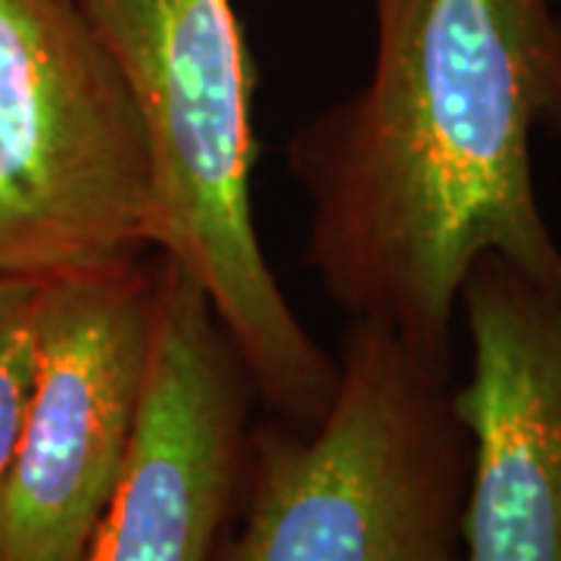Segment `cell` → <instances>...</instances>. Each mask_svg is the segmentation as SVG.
<instances>
[{"instance_id": "6da1fadb", "label": "cell", "mask_w": 561, "mask_h": 561, "mask_svg": "<svg viewBox=\"0 0 561 561\" xmlns=\"http://www.w3.org/2000/svg\"><path fill=\"white\" fill-rule=\"evenodd\" d=\"M371 13L365 84L287 140L312 206L306 265L350 319L453 368L478 256L561 290L534 179L537 131L561 140L559 0H371Z\"/></svg>"}, {"instance_id": "7a4b0ae2", "label": "cell", "mask_w": 561, "mask_h": 561, "mask_svg": "<svg viewBox=\"0 0 561 561\" xmlns=\"http://www.w3.org/2000/svg\"><path fill=\"white\" fill-rule=\"evenodd\" d=\"M131 98L150 175V247L213 302L272 419L309 427L337 356L284 297L253 219L260 72L234 0H79Z\"/></svg>"}, {"instance_id": "3957f363", "label": "cell", "mask_w": 561, "mask_h": 561, "mask_svg": "<svg viewBox=\"0 0 561 561\" xmlns=\"http://www.w3.org/2000/svg\"><path fill=\"white\" fill-rule=\"evenodd\" d=\"M453 383L390 328L350 319L324 415L250 427L213 561H465L471 437Z\"/></svg>"}, {"instance_id": "277c9868", "label": "cell", "mask_w": 561, "mask_h": 561, "mask_svg": "<svg viewBox=\"0 0 561 561\" xmlns=\"http://www.w3.org/2000/svg\"><path fill=\"white\" fill-rule=\"evenodd\" d=\"M150 253L138 116L79 0H0V275Z\"/></svg>"}, {"instance_id": "5b68a950", "label": "cell", "mask_w": 561, "mask_h": 561, "mask_svg": "<svg viewBox=\"0 0 561 561\" xmlns=\"http://www.w3.org/2000/svg\"><path fill=\"white\" fill-rule=\"evenodd\" d=\"M157 256L41 280L38 365L0 486V561H84L147 387Z\"/></svg>"}, {"instance_id": "8992f818", "label": "cell", "mask_w": 561, "mask_h": 561, "mask_svg": "<svg viewBox=\"0 0 561 561\" xmlns=\"http://www.w3.org/2000/svg\"><path fill=\"white\" fill-rule=\"evenodd\" d=\"M256 402L213 302L157 256L138 427L84 561H213L238 505Z\"/></svg>"}, {"instance_id": "52a82bcc", "label": "cell", "mask_w": 561, "mask_h": 561, "mask_svg": "<svg viewBox=\"0 0 561 561\" xmlns=\"http://www.w3.org/2000/svg\"><path fill=\"white\" fill-rule=\"evenodd\" d=\"M471 375L453 409L471 437L465 561H561V290L483 253L459 290Z\"/></svg>"}, {"instance_id": "ba28073f", "label": "cell", "mask_w": 561, "mask_h": 561, "mask_svg": "<svg viewBox=\"0 0 561 561\" xmlns=\"http://www.w3.org/2000/svg\"><path fill=\"white\" fill-rule=\"evenodd\" d=\"M41 280L0 275V486L16 456L38 365Z\"/></svg>"}]
</instances>
